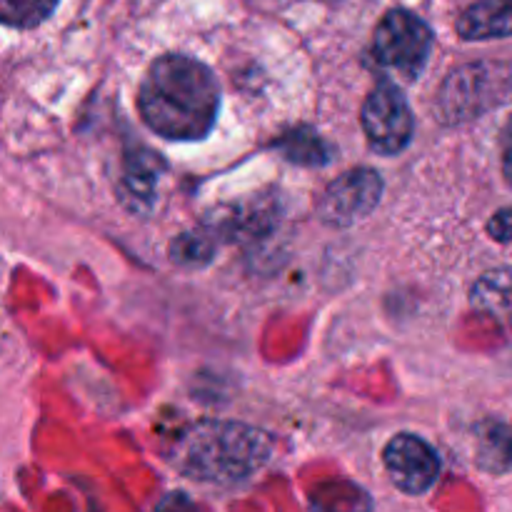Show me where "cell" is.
Segmentation results:
<instances>
[{
	"instance_id": "obj_7",
	"label": "cell",
	"mask_w": 512,
	"mask_h": 512,
	"mask_svg": "<svg viewBox=\"0 0 512 512\" xmlns=\"http://www.w3.org/2000/svg\"><path fill=\"white\" fill-rule=\"evenodd\" d=\"M463 40H495L512 35V0H478L458 18Z\"/></svg>"
},
{
	"instance_id": "obj_2",
	"label": "cell",
	"mask_w": 512,
	"mask_h": 512,
	"mask_svg": "<svg viewBox=\"0 0 512 512\" xmlns=\"http://www.w3.org/2000/svg\"><path fill=\"white\" fill-rule=\"evenodd\" d=\"M270 458V440L260 430L223 420H203L180 430L173 465L203 483H238Z\"/></svg>"
},
{
	"instance_id": "obj_11",
	"label": "cell",
	"mask_w": 512,
	"mask_h": 512,
	"mask_svg": "<svg viewBox=\"0 0 512 512\" xmlns=\"http://www.w3.org/2000/svg\"><path fill=\"white\" fill-rule=\"evenodd\" d=\"M483 453L490 468H512V425H495L485 435Z\"/></svg>"
},
{
	"instance_id": "obj_8",
	"label": "cell",
	"mask_w": 512,
	"mask_h": 512,
	"mask_svg": "<svg viewBox=\"0 0 512 512\" xmlns=\"http://www.w3.org/2000/svg\"><path fill=\"white\" fill-rule=\"evenodd\" d=\"M58 0H0V23L10 28H33L43 23Z\"/></svg>"
},
{
	"instance_id": "obj_12",
	"label": "cell",
	"mask_w": 512,
	"mask_h": 512,
	"mask_svg": "<svg viewBox=\"0 0 512 512\" xmlns=\"http://www.w3.org/2000/svg\"><path fill=\"white\" fill-rule=\"evenodd\" d=\"M488 233L493 235L500 243H510L512 240V208L500 210L498 215H493L488 223Z\"/></svg>"
},
{
	"instance_id": "obj_9",
	"label": "cell",
	"mask_w": 512,
	"mask_h": 512,
	"mask_svg": "<svg viewBox=\"0 0 512 512\" xmlns=\"http://www.w3.org/2000/svg\"><path fill=\"white\" fill-rule=\"evenodd\" d=\"M215 253L213 235L208 230H190L183 233L170 248L173 260H178L180 265H205Z\"/></svg>"
},
{
	"instance_id": "obj_5",
	"label": "cell",
	"mask_w": 512,
	"mask_h": 512,
	"mask_svg": "<svg viewBox=\"0 0 512 512\" xmlns=\"http://www.w3.org/2000/svg\"><path fill=\"white\" fill-rule=\"evenodd\" d=\"M383 178L373 168H355L340 175L325 188L318 203V215L328 225H353L380 203Z\"/></svg>"
},
{
	"instance_id": "obj_13",
	"label": "cell",
	"mask_w": 512,
	"mask_h": 512,
	"mask_svg": "<svg viewBox=\"0 0 512 512\" xmlns=\"http://www.w3.org/2000/svg\"><path fill=\"white\" fill-rule=\"evenodd\" d=\"M503 173L505 180L512 185V118L508 120V128L503 135Z\"/></svg>"
},
{
	"instance_id": "obj_1",
	"label": "cell",
	"mask_w": 512,
	"mask_h": 512,
	"mask_svg": "<svg viewBox=\"0 0 512 512\" xmlns=\"http://www.w3.org/2000/svg\"><path fill=\"white\" fill-rule=\"evenodd\" d=\"M138 108L145 125L163 138L200 140L218 118L220 85L200 60L163 55L140 83Z\"/></svg>"
},
{
	"instance_id": "obj_4",
	"label": "cell",
	"mask_w": 512,
	"mask_h": 512,
	"mask_svg": "<svg viewBox=\"0 0 512 512\" xmlns=\"http://www.w3.org/2000/svg\"><path fill=\"white\" fill-rule=\"evenodd\" d=\"M363 130L368 143L383 155H395L413 138V113L405 95L390 80L375 85L363 105Z\"/></svg>"
},
{
	"instance_id": "obj_6",
	"label": "cell",
	"mask_w": 512,
	"mask_h": 512,
	"mask_svg": "<svg viewBox=\"0 0 512 512\" xmlns=\"http://www.w3.org/2000/svg\"><path fill=\"white\" fill-rule=\"evenodd\" d=\"M390 480L405 495H423L440 475L438 453L418 435H395L383 453Z\"/></svg>"
},
{
	"instance_id": "obj_10",
	"label": "cell",
	"mask_w": 512,
	"mask_h": 512,
	"mask_svg": "<svg viewBox=\"0 0 512 512\" xmlns=\"http://www.w3.org/2000/svg\"><path fill=\"white\" fill-rule=\"evenodd\" d=\"M285 155L295 163L303 165H323L330 160L328 145L318 138L310 130H298V133H290L288 140L283 143Z\"/></svg>"
},
{
	"instance_id": "obj_3",
	"label": "cell",
	"mask_w": 512,
	"mask_h": 512,
	"mask_svg": "<svg viewBox=\"0 0 512 512\" xmlns=\"http://www.w3.org/2000/svg\"><path fill=\"white\" fill-rule=\"evenodd\" d=\"M433 48V30L410 10H390L380 20L373 40V55L385 68L418 75Z\"/></svg>"
}]
</instances>
